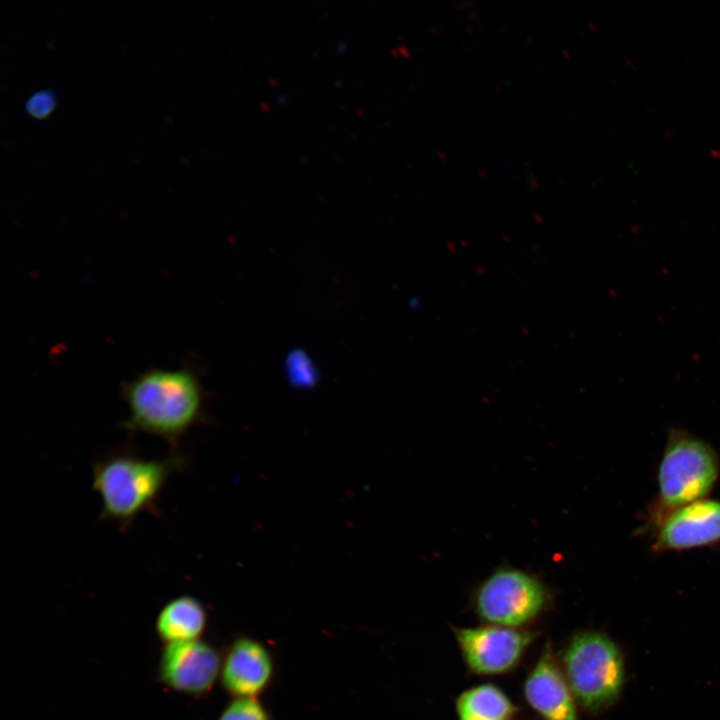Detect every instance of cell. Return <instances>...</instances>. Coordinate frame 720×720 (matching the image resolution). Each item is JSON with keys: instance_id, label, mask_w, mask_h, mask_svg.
<instances>
[{"instance_id": "cell-5", "label": "cell", "mask_w": 720, "mask_h": 720, "mask_svg": "<svg viewBox=\"0 0 720 720\" xmlns=\"http://www.w3.org/2000/svg\"><path fill=\"white\" fill-rule=\"evenodd\" d=\"M548 600L549 592L540 579L507 566L491 573L475 593V607L483 619L511 628L533 619Z\"/></svg>"}, {"instance_id": "cell-6", "label": "cell", "mask_w": 720, "mask_h": 720, "mask_svg": "<svg viewBox=\"0 0 720 720\" xmlns=\"http://www.w3.org/2000/svg\"><path fill=\"white\" fill-rule=\"evenodd\" d=\"M720 541V501L701 499L656 520L654 549L682 551Z\"/></svg>"}, {"instance_id": "cell-14", "label": "cell", "mask_w": 720, "mask_h": 720, "mask_svg": "<svg viewBox=\"0 0 720 720\" xmlns=\"http://www.w3.org/2000/svg\"><path fill=\"white\" fill-rule=\"evenodd\" d=\"M287 375L289 380L296 385L310 386L318 378V373L309 356L302 352H292L287 359Z\"/></svg>"}, {"instance_id": "cell-3", "label": "cell", "mask_w": 720, "mask_h": 720, "mask_svg": "<svg viewBox=\"0 0 720 720\" xmlns=\"http://www.w3.org/2000/svg\"><path fill=\"white\" fill-rule=\"evenodd\" d=\"M719 467V457L709 443L684 430L670 429L657 474L656 520L709 495L717 481Z\"/></svg>"}, {"instance_id": "cell-15", "label": "cell", "mask_w": 720, "mask_h": 720, "mask_svg": "<svg viewBox=\"0 0 720 720\" xmlns=\"http://www.w3.org/2000/svg\"><path fill=\"white\" fill-rule=\"evenodd\" d=\"M56 107V95L51 89L36 91L26 100L25 111L33 119L42 120L51 115Z\"/></svg>"}, {"instance_id": "cell-8", "label": "cell", "mask_w": 720, "mask_h": 720, "mask_svg": "<svg viewBox=\"0 0 720 720\" xmlns=\"http://www.w3.org/2000/svg\"><path fill=\"white\" fill-rule=\"evenodd\" d=\"M220 669L217 651L199 639L167 644L160 660L162 680L170 688L192 695L212 688Z\"/></svg>"}, {"instance_id": "cell-9", "label": "cell", "mask_w": 720, "mask_h": 720, "mask_svg": "<svg viewBox=\"0 0 720 720\" xmlns=\"http://www.w3.org/2000/svg\"><path fill=\"white\" fill-rule=\"evenodd\" d=\"M273 659L259 641L241 637L231 645L221 669L224 688L235 698H256L271 682Z\"/></svg>"}, {"instance_id": "cell-1", "label": "cell", "mask_w": 720, "mask_h": 720, "mask_svg": "<svg viewBox=\"0 0 720 720\" xmlns=\"http://www.w3.org/2000/svg\"><path fill=\"white\" fill-rule=\"evenodd\" d=\"M128 415L121 426L165 440L171 453L198 424L204 412L205 392L197 372L187 366L151 367L121 385Z\"/></svg>"}, {"instance_id": "cell-2", "label": "cell", "mask_w": 720, "mask_h": 720, "mask_svg": "<svg viewBox=\"0 0 720 720\" xmlns=\"http://www.w3.org/2000/svg\"><path fill=\"white\" fill-rule=\"evenodd\" d=\"M184 465L180 453L147 459L121 450L92 464V489L101 500L100 518L127 530L144 512H153L169 478Z\"/></svg>"}, {"instance_id": "cell-13", "label": "cell", "mask_w": 720, "mask_h": 720, "mask_svg": "<svg viewBox=\"0 0 720 720\" xmlns=\"http://www.w3.org/2000/svg\"><path fill=\"white\" fill-rule=\"evenodd\" d=\"M218 720H271V718L257 698L242 697L230 702Z\"/></svg>"}, {"instance_id": "cell-10", "label": "cell", "mask_w": 720, "mask_h": 720, "mask_svg": "<svg viewBox=\"0 0 720 720\" xmlns=\"http://www.w3.org/2000/svg\"><path fill=\"white\" fill-rule=\"evenodd\" d=\"M524 694L545 720H578L571 689L550 655H543L532 670Z\"/></svg>"}, {"instance_id": "cell-12", "label": "cell", "mask_w": 720, "mask_h": 720, "mask_svg": "<svg viewBox=\"0 0 720 720\" xmlns=\"http://www.w3.org/2000/svg\"><path fill=\"white\" fill-rule=\"evenodd\" d=\"M457 712L460 720H508L513 706L498 688L481 685L460 695Z\"/></svg>"}, {"instance_id": "cell-4", "label": "cell", "mask_w": 720, "mask_h": 720, "mask_svg": "<svg viewBox=\"0 0 720 720\" xmlns=\"http://www.w3.org/2000/svg\"><path fill=\"white\" fill-rule=\"evenodd\" d=\"M565 678L576 700L586 709L599 710L619 696L623 680L622 655L606 635H576L564 654Z\"/></svg>"}, {"instance_id": "cell-11", "label": "cell", "mask_w": 720, "mask_h": 720, "mask_svg": "<svg viewBox=\"0 0 720 720\" xmlns=\"http://www.w3.org/2000/svg\"><path fill=\"white\" fill-rule=\"evenodd\" d=\"M207 614L193 596L181 595L164 605L156 620L159 636L169 643L198 640L204 631Z\"/></svg>"}, {"instance_id": "cell-7", "label": "cell", "mask_w": 720, "mask_h": 720, "mask_svg": "<svg viewBox=\"0 0 720 720\" xmlns=\"http://www.w3.org/2000/svg\"><path fill=\"white\" fill-rule=\"evenodd\" d=\"M456 636L469 667L482 674L510 669L531 640L528 633L504 626L457 629Z\"/></svg>"}]
</instances>
